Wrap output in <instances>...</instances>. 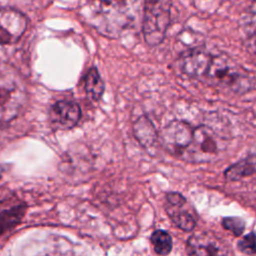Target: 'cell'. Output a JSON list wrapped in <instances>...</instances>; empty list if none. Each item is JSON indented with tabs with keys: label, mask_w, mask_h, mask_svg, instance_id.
Wrapping results in <instances>:
<instances>
[{
	"label": "cell",
	"mask_w": 256,
	"mask_h": 256,
	"mask_svg": "<svg viewBox=\"0 0 256 256\" xmlns=\"http://www.w3.org/2000/svg\"><path fill=\"white\" fill-rule=\"evenodd\" d=\"M202 81L237 94L250 91L255 83V79L247 70L225 54L213 55L210 67Z\"/></svg>",
	"instance_id": "6da1fadb"
},
{
	"label": "cell",
	"mask_w": 256,
	"mask_h": 256,
	"mask_svg": "<svg viewBox=\"0 0 256 256\" xmlns=\"http://www.w3.org/2000/svg\"><path fill=\"white\" fill-rule=\"evenodd\" d=\"M126 3L124 2H94L89 4L88 22L99 33L116 37L129 23Z\"/></svg>",
	"instance_id": "7a4b0ae2"
},
{
	"label": "cell",
	"mask_w": 256,
	"mask_h": 256,
	"mask_svg": "<svg viewBox=\"0 0 256 256\" xmlns=\"http://www.w3.org/2000/svg\"><path fill=\"white\" fill-rule=\"evenodd\" d=\"M171 2H145L142 20V33L149 46H157L165 38L171 22Z\"/></svg>",
	"instance_id": "3957f363"
},
{
	"label": "cell",
	"mask_w": 256,
	"mask_h": 256,
	"mask_svg": "<svg viewBox=\"0 0 256 256\" xmlns=\"http://www.w3.org/2000/svg\"><path fill=\"white\" fill-rule=\"evenodd\" d=\"M26 92L11 72L0 70V129L5 128L22 111Z\"/></svg>",
	"instance_id": "277c9868"
},
{
	"label": "cell",
	"mask_w": 256,
	"mask_h": 256,
	"mask_svg": "<svg viewBox=\"0 0 256 256\" xmlns=\"http://www.w3.org/2000/svg\"><path fill=\"white\" fill-rule=\"evenodd\" d=\"M192 126L183 120H172L161 131L160 137L164 148L175 156H182L191 144Z\"/></svg>",
	"instance_id": "5b68a950"
},
{
	"label": "cell",
	"mask_w": 256,
	"mask_h": 256,
	"mask_svg": "<svg viewBox=\"0 0 256 256\" xmlns=\"http://www.w3.org/2000/svg\"><path fill=\"white\" fill-rule=\"evenodd\" d=\"M220 150L217 137L211 128L198 126L193 130V137L190 146L183 157L197 162L209 161L218 154Z\"/></svg>",
	"instance_id": "8992f818"
},
{
	"label": "cell",
	"mask_w": 256,
	"mask_h": 256,
	"mask_svg": "<svg viewBox=\"0 0 256 256\" xmlns=\"http://www.w3.org/2000/svg\"><path fill=\"white\" fill-rule=\"evenodd\" d=\"M28 19L21 11L12 7H0V46L15 44L24 35Z\"/></svg>",
	"instance_id": "52a82bcc"
},
{
	"label": "cell",
	"mask_w": 256,
	"mask_h": 256,
	"mask_svg": "<svg viewBox=\"0 0 256 256\" xmlns=\"http://www.w3.org/2000/svg\"><path fill=\"white\" fill-rule=\"evenodd\" d=\"M165 210L175 226L183 231H191L196 226L195 213L189 208L186 198L178 192H168L165 196Z\"/></svg>",
	"instance_id": "ba28073f"
},
{
	"label": "cell",
	"mask_w": 256,
	"mask_h": 256,
	"mask_svg": "<svg viewBox=\"0 0 256 256\" xmlns=\"http://www.w3.org/2000/svg\"><path fill=\"white\" fill-rule=\"evenodd\" d=\"M81 108L72 100H58L53 103L48 111V120L54 130H70L80 121Z\"/></svg>",
	"instance_id": "9c48e42d"
},
{
	"label": "cell",
	"mask_w": 256,
	"mask_h": 256,
	"mask_svg": "<svg viewBox=\"0 0 256 256\" xmlns=\"http://www.w3.org/2000/svg\"><path fill=\"white\" fill-rule=\"evenodd\" d=\"M213 55L203 47H193L185 50L179 58L181 71L190 78L202 80L206 75Z\"/></svg>",
	"instance_id": "30bf717a"
},
{
	"label": "cell",
	"mask_w": 256,
	"mask_h": 256,
	"mask_svg": "<svg viewBox=\"0 0 256 256\" xmlns=\"http://www.w3.org/2000/svg\"><path fill=\"white\" fill-rule=\"evenodd\" d=\"M188 256H229V249L211 234H194L187 241Z\"/></svg>",
	"instance_id": "8fae6325"
},
{
	"label": "cell",
	"mask_w": 256,
	"mask_h": 256,
	"mask_svg": "<svg viewBox=\"0 0 256 256\" xmlns=\"http://www.w3.org/2000/svg\"><path fill=\"white\" fill-rule=\"evenodd\" d=\"M26 210V203L15 195L0 199V237L21 222Z\"/></svg>",
	"instance_id": "7c38bea8"
},
{
	"label": "cell",
	"mask_w": 256,
	"mask_h": 256,
	"mask_svg": "<svg viewBox=\"0 0 256 256\" xmlns=\"http://www.w3.org/2000/svg\"><path fill=\"white\" fill-rule=\"evenodd\" d=\"M132 131L138 143L146 149L152 147L157 141L158 133L156 128L146 115H142L134 121Z\"/></svg>",
	"instance_id": "4fadbf2b"
},
{
	"label": "cell",
	"mask_w": 256,
	"mask_h": 256,
	"mask_svg": "<svg viewBox=\"0 0 256 256\" xmlns=\"http://www.w3.org/2000/svg\"><path fill=\"white\" fill-rule=\"evenodd\" d=\"M256 173V154L234 163L224 171V177L227 181H237L244 177Z\"/></svg>",
	"instance_id": "5bb4252c"
},
{
	"label": "cell",
	"mask_w": 256,
	"mask_h": 256,
	"mask_svg": "<svg viewBox=\"0 0 256 256\" xmlns=\"http://www.w3.org/2000/svg\"><path fill=\"white\" fill-rule=\"evenodd\" d=\"M84 90L87 97L91 101H98L101 99L104 91V81L96 67H91L84 76Z\"/></svg>",
	"instance_id": "9a60e30c"
},
{
	"label": "cell",
	"mask_w": 256,
	"mask_h": 256,
	"mask_svg": "<svg viewBox=\"0 0 256 256\" xmlns=\"http://www.w3.org/2000/svg\"><path fill=\"white\" fill-rule=\"evenodd\" d=\"M151 243L158 255H168L172 250V238L170 234L164 230L157 229L151 234Z\"/></svg>",
	"instance_id": "2e32d148"
},
{
	"label": "cell",
	"mask_w": 256,
	"mask_h": 256,
	"mask_svg": "<svg viewBox=\"0 0 256 256\" xmlns=\"http://www.w3.org/2000/svg\"><path fill=\"white\" fill-rule=\"evenodd\" d=\"M238 249L248 255L256 254V234L254 232H250L243 236L237 244Z\"/></svg>",
	"instance_id": "e0dca14e"
},
{
	"label": "cell",
	"mask_w": 256,
	"mask_h": 256,
	"mask_svg": "<svg viewBox=\"0 0 256 256\" xmlns=\"http://www.w3.org/2000/svg\"><path fill=\"white\" fill-rule=\"evenodd\" d=\"M222 226L226 230L231 231L235 236L242 235V233L245 229V223L239 217H225V218H223Z\"/></svg>",
	"instance_id": "ac0fdd59"
},
{
	"label": "cell",
	"mask_w": 256,
	"mask_h": 256,
	"mask_svg": "<svg viewBox=\"0 0 256 256\" xmlns=\"http://www.w3.org/2000/svg\"><path fill=\"white\" fill-rule=\"evenodd\" d=\"M244 25L251 31L250 33H252L253 36H256V2L250 6L248 12L245 14Z\"/></svg>",
	"instance_id": "d6986e66"
},
{
	"label": "cell",
	"mask_w": 256,
	"mask_h": 256,
	"mask_svg": "<svg viewBox=\"0 0 256 256\" xmlns=\"http://www.w3.org/2000/svg\"><path fill=\"white\" fill-rule=\"evenodd\" d=\"M38 256H74L70 251L62 248H55L52 250H48L47 252H44L41 255Z\"/></svg>",
	"instance_id": "ffe728a7"
},
{
	"label": "cell",
	"mask_w": 256,
	"mask_h": 256,
	"mask_svg": "<svg viewBox=\"0 0 256 256\" xmlns=\"http://www.w3.org/2000/svg\"><path fill=\"white\" fill-rule=\"evenodd\" d=\"M252 47L253 51L256 53V36H253V42H252Z\"/></svg>",
	"instance_id": "44dd1931"
}]
</instances>
